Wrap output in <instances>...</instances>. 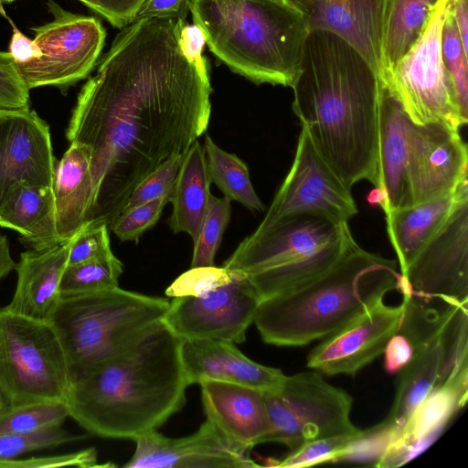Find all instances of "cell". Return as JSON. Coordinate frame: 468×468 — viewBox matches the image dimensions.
<instances>
[{
    "label": "cell",
    "mask_w": 468,
    "mask_h": 468,
    "mask_svg": "<svg viewBox=\"0 0 468 468\" xmlns=\"http://www.w3.org/2000/svg\"><path fill=\"white\" fill-rule=\"evenodd\" d=\"M204 43L186 21L136 20L82 87L66 135L91 152L86 223L110 229L133 189L206 132L212 89Z\"/></svg>",
    "instance_id": "6da1fadb"
},
{
    "label": "cell",
    "mask_w": 468,
    "mask_h": 468,
    "mask_svg": "<svg viewBox=\"0 0 468 468\" xmlns=\"http://www.w3.org/2000/svg\"><path fill=\"white\" fill-rule=\"evenodd\" d=\"M291 88L302 128L339 178L378 187L381 81L365 58L335 34L309 31Z\"/></svg>",
    "instance_id": "7a4b0ae2"
},
{
    "label": "cell",
    "mask_w": 468,
    "mask_h": 468,
    "mask_svg": "<svg viewBox=\"0 0 468 468\" xmlns=\"http://www.w3.org/2000/svg\"><path fill=\"white\" fill-rule=\"evenodd\" d=\"M182 341L163 320L154 324L70 384L69 417L101 438L134 441L157 430L186 403Z\"/></svg>",
    "instance_id": "3957f363"
},
{
    "label": "cell",
    "mask_w": 468,
    "mask_h": 468,
    "mask_svg": "<svg viewBox=\"0 0 468 468\" xmlns=\"http://www.w3.org/2000/svg\"><path fill=\"white\" fill-rule=\"evenodd\" d=\"M400 288L397 261L354 240L319 277L262 299L253 323L267 344L302 346L338 332Z\"/></svg>",
    "instance_id": "277c9868"
},
{
    "label": "cell",
    "mask_w": 468,
    "mask_h": 468,
    "mask_svg": "<svg viewBox=\"0 0 468 468\" xmlns=\"http://www.w3.org/2000/svg\"><path fill=\"white\" fill-rule=\"evenodd\" d=\"M194 25L210 51L256 84L292 87L308 28L286 0H194Z\"/></svg>",
    "instance_id": "5b68a950"
},
{
    "label": "cell",
    "mask_w": 468,
    "mask_h": 468,
    "mask_svg": "<svg viewBox=\"0 0 468 468\" xmlns=\"http://www.w3.org/2000/svg\"><path fill=\"white\" fill-rule=\"evenodd\" d=\"M354 240L348 222L312 214L291 216L259 225L223 267L244 273L262 300L319 277Z\"/></svg>",
    "instance_id": "8992f818"
},
{
    "label": "cell",
    "mask_w": 468,
    "mask_h": 468,
    "mask_svg": "<svg viewBox=\"0 0 468 468\" xmlns=\"http://www.w3.org/2000/svg\"><path fill=\"white\" fill-rule=\"evenodd\" d=\"M169 304L119 286L61 296L50 323L66 354L70 384L162 321Z\"/></svg>",
    "instance_id": "52a82bcc"
},
{
    "label": "cell",
    "mask_w": 468,
    "mask_h": 468,
    "mask_svg": "<svg viewBox=\"0 0 468 468\" xmlns=\"http://www.w3.org/2000/svg\"><path fill=\"white\" fill-rule=\"evenodd\" d=\"M69 388L66 354L53 324L0 307V393L6 403L66 402Z\"/></svg>",
    "instance_id": "ba28073f"
},
{
    "label": "cell",
    "mask_w": 468,
    "mask_h": 468,
    "mask_svg": "<svg viewBox=\"0 0 468 468\" xmlns=\"http://www.w3.org/2000/svg\"><path fill=\"white\" fill-rule=\"evenodd\" d=\"M449 5L450 0L440 1L421 37L380 81L413 122H439L460 131L467 122L461 114L441 50Z\"/></svg>",
    "instance_id": "9c48e42d"
},
{
    "label": "cell",
    "mask_w": 468,
    "mask_h": 468,
    "mask_svg": "<svg viewBox=\"0 0 468 468\" xmlns=\"http://www.w3.org/2000/svg\"><path fill=\"white\" fill-rule=\"evenodd\" d=\"M271 431L263 442H279L292 451L329 436L360 431L350 418L353 399L318 372L286 376L274 392H264Z\"/></svg>",
    "instance_id": "30bf717a"
},
{
    "label": "cell",
    "mask_w": 468,
    "mask_h": 468,
    "mask_svg": "<svg viewBox=\"0 0 468 468\" xmlns=\"http://www.w3.org/2000/svg\"><path fill=\"white\" fill-rule=\"evenodd\" d=\"M47 5L52 21L31 28L42 56L17 65L29 90L49 85L67 89L85 79L105 42V29L96 17L73 14L52 0Z\"/></svg>",
    "instance_id": "8fae6325"
},
{
    "label": "cell",
    "mask_w": 468,
    "mask_h": 468,
    "mask_svg": "<svg viewBox=\"0 0 468 468\" xmlns=\"http://www.w3.org/2000/svg\"><path fill=\"white\" fill-rule=\"evenodd\" d=\"M402 294L425 302H468V179L444 221L400 273Z\"/></svg>",
    "instance_id": "7c38bea8"
},
{
    "label": "cell",
    "mask_w": 468,
    "mask_h": 468,
    "mask_svg": "<svg viewBox=\"0 0 468 468\" xmlns=\"http://www.w3.org/2000/svg\"><path fill=\"white\" fill-rule=\"evenodd\" d=\"M261 301L244 273L226 269L218 280L198 293L174 297L163 321L182 339L240 344Z\"/></svg>",
    "instance_id": "4fadbf2b"
},
{
    "label": "cell",
    "mask_w": 468,
    "mask_h": 468,
    "mask_svg": "<svg viewBox=\"0 0 468 468\" xmlns=\"http://www.w3.org/2000/svg\"><path fill=\"white\" fill-rule=\"evenodd\" d=\"M356 213L351 188L321 156L302 128L292 166L260 226L303 214L348 222Z\"/></svg>",
    "instance_id": "5bb4252c"
},
{
    "label": "cell",
    "mask_w": 468,
    "mask_h": 468,
    "mask_svg": "<svg viewBox=\"0 0 468 468\" xmlns=\"http://www.w3.org/2000/svg\"><path fill=\"white\" fill-rule=\"evenodd\" d=\"M468 356V302L453 305L442 328L413 347L410 362L399 372L389 413L382 420L396 439L417 406Z\"/></svg>",
    "instance_id": "9a60e30c"
},
{
    "label": "cell",
    "mask_w": 468,
    "mask_h": 468,
    "mask_svg": "<svg viewBox=\"0 0 468 468\" xmlns=\"http://www.w3.org/2000/svg\"><path fill=\"white\" fill-rule=\"evenodd\" d=\"M407 142L406 207L451 194L468 178L467 145L459 130L408 117Z\"/></svg>",
    "instance_id": "2e32d148"
},
{
    "label": "cell",
    "mask_w": 468,
    "mask_h": 468,
    "mask_svg": "<svg viewBox=\"0 0 468 468\" xmlns=\"http://www.w3.org/2000/svg\"><path fill=\"white\" fill-rule=\"evenodd\" d=\"M125 468H254L250 451L230 441L207 420L193 434L169 438L157 430L134 440Z\"/></svg>",
    "instance_id": "e0dca14e"
},
{
    "label": "cell",
    "mask_w": 468,
    "mask_h": 468,
    "mask_svg": "<svg viewBox=\"0 0 468 468\" xmlns=\"http://www.w3.org/2000/svg\"><path fill=\"white\" fill-rule=\"evenodd\" d=\"M403 303H378L359 318L323 339L307 356V367L328 376L355 375L380 355L398 332Z\"/></svg>",
    "instance_id": "ac0fdd59"
},
{
    "label": "cell",
    "mask_w": 468,
    "mask_h": 468,
    "mask_svg": "<svg viewBox=\"0 0 468 468\" xmlns=\"http://www.w3.org/2000/svg\"><path fill=\"white\" fill-rule=\"evenodd\" d=\"M56 164L49 126L35 111L0 112V206L20 181L51 186Z\"/></svg>",
    "instance_id": "d6986e66"
},
{
    "label": "cell",
    "mask_w": 468,
    "mask_h": 468,
    "mask_svg": "<svg viewBox=\"0 0 468 468\" xmlns=\"http://www.w3.org/2000/svg\"><path fill=\"white\" fill-rule=\"evenodd\" d=\"M468 398V356L434 388L410 416L374 466L399 467L425 451L441 435Z\"/></svg>",
    "instance_id": "ffe728a7"
},
{
    "label": "cell",
    "mask_w": 468,
    "mask_h": 468,
    "mask_svg": "<svg viewBox=\"0 0 468 468\" xmlns=\"http://www.w3.org/2000/svg\"><path fill=\"white\" fill-rule=\"evenodd\" d=\"M303 16L309 31L337 35L355 48L376 73L381 72L385 0H286Z\"/></svg>",
    "instance_id": "44dd1931"
},
{
    "label": "cell",
    "mask_w": 468,
    "mask_h": 468,
    "mask_svg": "<svg viewBox=\"0 0 468 468\" xmlns=\"http://www.w3.org/2000/svg\"><path fill=\"white\" fill-rule=\"evenodd\" d=\"M181 358L189 386L215 380L274 392L286 377L281 369L251 360L235 343L222 339H183Z\"/></svg>",
    "instance_id": "7402d4cb"
},
{
    "label": "cell",
    "mask_w": 468,
    "mask_h": 468,
    "mask_svg": "<svg viewBox=\"0 0 468 468\" xmlns=\"http://www.w3.org/2000/svg\"><path fill=\"white\" fill-rule=\"evenodd\" d=\"M207 420L233 443L251 450L271 431L264 392L215 380L199 383Z\"/></svg>",
    "instance_id": "603a6c76"
},
{
    "label": "cell",
    "mask_w": 468,
    "mask_h": 468,
    "mask_svg": "<svg viewBox=\"0 0 468 468\" xmlns=\"http://www.w3.org/2000/svg\"><path fill=\"white\" fill-rule=\"evenodd\" d=\"M72 237L48 249L29 250L16 264V287L9 312L50 322L60 300V282L68 265Z\"/></svg>",
    "instance_id": "cb8c5ba5"
},
{
    "label": "cell",
    "mask_w": 468,
    "mask_h": 468,
    "mask_svg": "<svg viewBox=\"0 0 468 468\" xmlns=\"http://www.w3.org/2000/svg\"><path fill=\"white\" fill-rule=\"evenodd\" d=\"M408 116L381 83L378 205L384 213L407 206Z\"/></svg>",
    "instance_id": "d4e9b609"
},
{
    "label": "cell",
    "mask_w": 468,
    "mask_h": 468,
    "mask_svg": "<svg viewBox=\"0 0 468 468\" xmlns=\"http://www.w3.org/2000/svg\"><path fill=\"white\" fill-rule=\"evenodd\" d=\"M0 227L17 231L30 250H41L61 242L52 186L27 181L13 186L0 206Z\"/></svg>",
    "instance_id": "484cf974"
},
{
    "label": "cell",
    "mask_w": 468,
    "mask_h": 468,
    "mask_svg": "<svg viewBox=\"0 0 468 468\" xmlns=\"http://www.w3.org/2000/svg\"><path fill=\"white\" fill-rule=\"evenodd\" d=\"M90 149L72 142L56 164L52 189L60 241L71 238L86 222L92 205Z\"/></svg>",
    "instance_id": "4316f807"
},
{
    "label": "cell",
    "mask_w": 468,
    "mask_h": 468,
    "mask_svg": "<svg viewBox=\"0 0 468 468\" xmlns=\"http://www.w3.org/2000/svg\"><path fill=\"white\" fill-rule=\"evenodd\" d=\"M451 194L385 213L387 233L402 273L451 212L462 184Z\"/></svg>",
    "instance_id": "83f0119b"
},
{
    "label": "cell",
    "mask_w": 468,
    "mask_h": 468,
    "mask_svg": "<svg viewBox=\"0 0 468 468\" xmlns=\"http://www.w3.org/2000/svg\"><path fill=\"white\" fill-rule=\"evenodd\" d=\"M210 178L204 147L197 140L188 148L176 176L167 222L175 233L186 232L195 243L199 236L210 197Z\"/></svg>",
    "instance_id": "f1b7e54d"
},
{
    "label": "cell",
    "mask_w": 468,
    "mask_h": 468,
    "mask_svg": "<svg viewBox=\"0 0 468 468\" xmlns=\"http://www.w3.org/2000/svg\"><path fill=\"white\" fill-rule=\"evenodd\" d=\"M441 0H385L379 80L421 37Z\"/></svg>",
    "instance_id": "f546056e"
},
{
    "label": "cell",
    "mask_w": 468,
    "mask_h": 468,
    "mask_svg": "<svg viewBox=\"0 0 468 468\" xmlns=\"http://www.w3.org/2000/svg\"><path fill=\"white\" fill-rule=\"evenodd\" d=\"M203 147L210 181L217 185L224 197L250 210L263 211L265 206L253 188L247 165L235 154L218 147L208 135L205 137Z\"/></svg>",
    "instance_id": "4dcf8cb0"
},
{
    "label": "cell",
    "mask_w": 468,
    "mask_h": 468,
    "mask_svg": "<svg viewBox=\"0 0 468 468\" xmlns=\"http://www.w3.org/2000/svg\"><path fill=\"white\" fill-rule=\"evenodd\" d=\"M122 263L113 253L68 265L60 282V296L89 293L118 287Z\"/></svg>",
    "instance_id": "1f68e13d"
},
{
    "label": "cell",
    "mask_w": 468,
    "mask_h": 468,
    "mask_svg": "<svg viewBox=\"0 0 468 468\" xmlns=\"http://www.w3.org/2000/svg\"><path fill=\"white\" fill-rule=\"evenodd\" d=\"M69 417L66 402L12 405L0 410V434H26L60 426Z\"/></svg>",
    "instance_id": "d6a6232c"
},
{
    "label": "cell",
    "mask_w": 468,
    "mask_h": 468,
    "mask_svg": "<svg viewBox=\"0 0 468 468\" xmlns=\"http://www.w3.org/2000/svg\"><path fill=\"white\" fill-rule=\"evenodd\" d=\"M441 50L443 64L451 78L463 118L468 121V53L451 12V0L441 28Z\"/></svg>",
    "instance_id": "836d02e7"
},
{
    "label": "cell",
    "mask_w": 468,
    "mask_h": 468,
    "mask_svg": "<svg viewBox=\"0 0 468 468\" xmlns=\"http://www.w3.org/2000/svg\"><path fill=\"white\" fill-rule=\"evenodd\" d=\"M362 430L356 433L339 434L307 441L282 459L269 458L271 467H308L321 463H337L343 452L355 441Z\"/></svg>",
    "instance_id": "e575fe53"
},
{
    "label": "cell",
    "mask_w": 468,
    "mask_h": 468,
    "mask_svg": "<svg viewBox=\"0 0 468 468\" xmlns=\"http://www.w3.org/2000/svg\"><path fill=\"white\" fill-rule=\"evenodd\" d=\"M230 218V200L210 195L197 240L194 243L191 268L211 267Z\"/></svg>",
    "instance_id": "d590c367"
},
{
    "label": "cell",
    "mask_w": 468,
    "mask_h": 468,
    "mask_svg": "<svg viewBox=\"0 0 468 468\" xmlns=\"http://www.w3.org/2000/svg\"><path fill=\"white\" fill-rule=\"evenodd\" d=\"M186 152L171 156L149 174L133 189L123 209L142 205L162 197H171L176 176Z\"/></svg>",
    "instance_id": "8d00e7d4"
},
{
    "label": "cell",
    "mask_w": 468,
    "mask_h": 468,
    "mask_svg": "<svg viewBox=\"0 0 468 468\" xmlns=\"http://www.w3.org/2000/svg\"><path fill=\"white\" fill-rule=\"evenodd\" d=\"M170 197H162L152 201L123 209L111 225L112 230L122 241L137 240L146 229L159 219Z\"/></svg>",
    "instance_id": "74e56055"
},
{
    "label": "cell",
    "mask_w": 468,
    "mask_h": 468,
    "mask_svg": "<svg viewBox=\"0 0 468 468\" xmlns=\"http://www.w3.org/2000/svg\"><path fill=\"white\" fill-rule=\"evenodd\" d=\"M75 440L60 426L26 434H0V461L28 452L52 448Z\"/></svg>",
    "instance_id": "f35d334b"
},
{
    "label": "cell",
    "mask_w": 468,
    "mask_h": 468,
    "mask_svg": "<svg viewBox=\"0 0 468 468\" xmlns=\"http://www.w3.org/2000/svg\"><path fill=\"white\" fill-rule=\"evenodd\" d=\"M29 90L10 53L0 51V112L29 109Z\"/></svg>",
    "instance_id": "ab89813d"
},
{
    "label": "cell",
    "mask_w": 468,
    "mask_h": 468,
    "mask_svg": "<svg viewBox=\"0 0 468 468\" xmlns=\"http://www.w3.org/2000/svg\"><path fill=\"white\" fill-rule=\"evenodd\" d=\"M112 253L107 226L87 223L72 236L68 265L81 263Z\"/></svg>",
    "instance_id": "60d3db41"
},
{
    "label": "cell",
    "mask_w": 468,
    "mask_h": 468,
    "mask_svg": "<svg viewBox=\"0 0 468 468\" xmlns=\"http://www.w3.org/2000/svg\"><path fill=\"white\" fill-rule=\"evenodd\" d=\"M194 0H144L135 19L160 18L186 21Z\"/></svg>",
    "instance_id": "b9f144b4"
},
{
    "label": "cell",
    "mask_w": 468,
    "mask_h": 468,
    "mask_svg": "<svg viewBox=\"0 0 468 468\" xmlns=\"http://www.w3.org/2000/svg\"><path fill=\"white\" fill-rule=\"evenodd\" d=\"M143 2L144 0H97L98 14L122 29L134 22Z\"/></svg>",
    "instance_id": "7bdbcfd3"
},
{
    "label": "cell",
    "mask_w": 468,
    "mask_h": 468,
    "mask_svg": "<svg viewBox=\"0 0 468 468\" xmlns=\"http://www.w3.org/2000/svg\"><path fill=\"white\" fill-rule=\"evenodd\" d=\"M384 368L389 374L399 373L411 359L413 348L410 341L396 333L384 349Z\"/></svg>",
    "instance_id": "ee69618b"
},
{
    "label": "cell",
    "mask_w": 468,
    "mask_h": 468,
    "mask_svg": "<svg viewBox=\"0 0 468 468\" xmlns=\"http://www.w3.org/2000/svg\"><path fill=\"white\" fill-rule=\"evenodd\" d=\"M13 33L11 36L8 52L16 61V65L26 64L37 59L42 52L34 39L24 35L11 21Z\"/></svg>",
    "instance_id": "f6af8a7d"
},
{
    "label": "cell",
    "mask_w": 468,
    "mask_h": 468,
    "mask_svg": "<svg viewBox=\"0 0 468 468\" xmlns=\"http://www.w3.org/2000/svg\"><path fill=\"white\" fill-rule=\"evenodd\" d=\"M451 12L454 17L463 48L468 53V0H451Z\"/></svg>",
    "instance_id": "bcb514c9"
},
{
    "label": "cell",
    "mask_w": 468,
    "mask_h": 468,
    "mask_svg": "<svg viewBox=\"0 0 468 468\" xmlns=\"http://www.w3.org/2000/svg\"><path fill=\"white\" fill-rule=\"evenodd\" d=\"M16 264L10 253L7 238L0 233V281L15 270Z\"/></svg>",
    "instance_id": "7dc6e473"
},
{
    "label": "cell",
    "mask_w": 468,
    "mask_h": 468,
    "mask_svg": "<svg viewBox=\"0 0 468 468\" xmlns=\"http://www.w3.org/2000/svg\"><path fill=\"white\" fill-rule=\"evenodd\" d=\"M78 1L83 3L89 8H90L91 10L95 11L96 13H98L99 8H98L97 0H78Z\"/></svg>",
    "instance_id": "c3c4849f"
},
{
    "label": "cell",
    "mask_w": 468,
    "mask_h": 468,
    "mask_svg": "<svg viewBox=\"0 0 468 468\" xmlns=\"http://www.w3.org/2000/svg\"><path fill=\"white\" fill-rule=\"evenodd\" d=\"M6 405V401L0 393V410Z\"/></svg>",
    "instance_id": "681fc988"
},
{
    "label": "cell",
    "mask_w": 468,
    "mask_h": 468,
    "mask_svg": "<svg viewBox=\"0 0 468 468\" xmlns=\"http://www.w3.org/2000/svg\"><path fill=\"white\" fill-rule=\"evenodd\" d=\"M13 1H15V0H0V12H1L3 15H5V12L3 11L2 7H1V4H2V3H11V2H13Z\"/></svg>",
    "instance_id": "f907efd6"
}]
</instances>
